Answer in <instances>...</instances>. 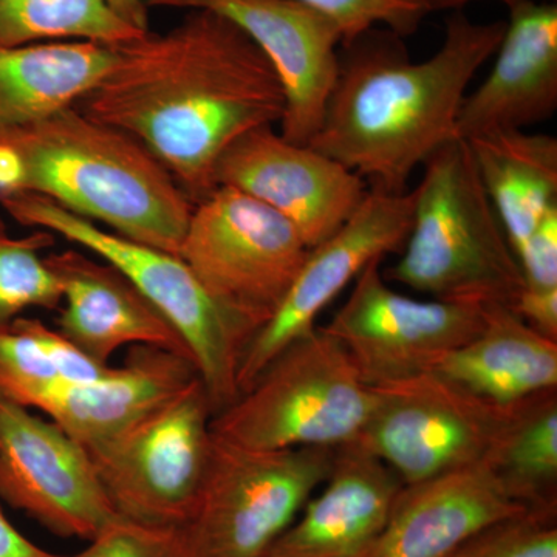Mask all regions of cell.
<instances>
[{"label":"cell","instance_id":"4dcf8cb0","mask_svg":"<svg viewBox=\"0 0 557 557\" xmlns=\"http://www.w3.org/2000/svg\"><path fill=\"white\" fill-rule=\"evenodd\" d=\"M523 289H557V208L549 211L519 249Z\"/></svg>","mask_w":557,"mask_h":557},{"label":"cell","instance_id":"2e32d148","mask_svg":"<svg viewBox=\"0 0 557 557\" xmlns=\"http://www.w3.org/2000/svg\"><path fill=\"white\" fill-rule=\"evenodd\" d=\"M509 17L490 75L467 95L454 139L490 129H527L557 109V5L519 0Z\"/></svg>","mask_w":557,"mask_h":557},{"label":"cell","instance_id":"836d02e7","mask_svg":"<svg viewBox=\"0 0 557 557\" xmlns=\"http://www.w3.org/2000/svg\"><path fill=\"white\" fill-rule=\"evenodd\" d=\"M106 5L134 30L149 32V7L146 0H104Z\"/></svg>","mask_w":557,"mask_h":557},{"label":"cell","instance_id":"603a6c76","mask_svg":"<svg viewBox=\"0 0 557 557\" xmlns=\"http://www.w3.org/2000/svg\"><path fill=\"white\" fill-rule=\"evenodd\" d=\"M467 143L518 256L542 219L557 208V138L525 129H490Z\"/></svg>","mask_w":557,"mask_h":557},{"label":"cell","instance_id":"d6986e66","mask_svg":"<svg viewBox=\"0 0 557 557\" xmlns=\"http://www.w3.org/2000/svg\"><path fill=\"white\" fill-rule=\"evenodd\" d=\"M523 511L482 460L403 485L368 557H450L480 531Z\"/></svg>","mask_w":557,"mask_h":557},{"label":"cell","instance_id":"83f0119b","mask_svg":"<svg viewBox=\"0 0 557 557\" xmlns=\"http://www.w3.org/2000/svg\"><path fill=\"white\" fill-rule=\"evenodd\" d=\"M450 557H557V509H527L500 520Z\"/></svg>","mask_w":557,"mask_h":557},{"label":"cell","instance_id":"ffe728a7","mask_svg":"<svg viewBox=\"0 0 557 557\" xmlns=\"http://www.w3.org/2000/svg\"><path fill=\"white\" fill-rule=\"evenodd\" d=\"M189 358L160 347H131L104 379L50 392L36 409L87 450L126 431L199 380Z\"/></svg>","mask_w":557,"mask_h":557},{"label":"cell","instance_id":"8992f818","mask_svg":"<svg viewBox=\"0 0 557 557\" xmlns=\"http://www.w3.org/2000/svg\"><path fill=\"white\" fill-rule=\"evenodd\" d=\"M0 205L21 225L64 237L129 278L185 341L214 416L239 397L237 375L252 336L212 302L178 256L102 230L35 194H5Z\"/></svg>","mask_w":557,"mask_h":557},{"label":"cell","instance_id":"5b68a950","mask_svg":"<svg viewBox=\"0 0 557 557\" xmlns=\"http://www.w3.org/2000/svg\"><path fill=\"white\" fill-rule=\"evenodd\" d=\"M373 405L338 341L317 327L285 347L211 420L215 438L249 449L338 448L357 442Z\"/></svg>","mask_w":557,"mask_h":557},{"label":"cell","instance_id":"d6a6232c","mask_svg":"<svg viewBox=\"0 0 557 557\" xmlns=\"http://www.w3.org/2000/svg\"><path fill=\"white\" fill-rule=\"evenodd\" d=\"M0 557H70L54 555L33 544L7 518L0 505Z\"/></svg>","mask_w":557,"mask_h":557},{"label":"cell","instance_id":"8fae6325","mask_svg":"<svg viewBox=\"0 0 557 557\" xmlns=\"http://www.w3.org/2000/svg\"><path fill=\"white\" fill-rule=\"evenodd\" d=\"M372 391V410L357 442L397 472L403 485L482 461L508 413L434 372Z\"/></svg>","mask_w":557,"mask_h":557},{"label":"cell","instance_id":"f546056e","mask_svg":"<svg viewBox=\"0 0 557 557\" xmlns=\"http://www.w3.org/2000/svg\"><path fill=\"white\" fill-rule=\"evenodd\" d=\"M70 557H197L185 530L156 527L116 516L89 541V547Z\"/></svg>","mask_w":557,"mask_h":557},{"label":"cell","instance_id":"7c38bea8","mask_svg":"<svg viewBox=\"0 0 557 557\" xmlns=\"http://www.w3.org/2000/svg\"><path fill=\"white\" fill-rule=\"evenodd\" d=\"M0 498L61 537L91 541L116 518L84 446L0 397Z\"/></svg>","mask_w":557,"mask_h":557},{"label":"cell","instance_id":"e575fe53","mask_svg":"<svg viewBox=\"0 0 557 557\" xmlns=\"http://www.w3.org/2000/svg\"><path fill=\"white\" fill-rule=\"evenodd\" d=\"M472 2H479V0H424V5L431 14L437 13V11H461L463 7ZM497 2H504L508 7L519 0H497ZM544 2H556V0H544Z\"/></svg>","mask_w":557,"mask_h":557},{"label":"cell","instance_id":"30bf717a","mask_svg":"<svg viewBox=\"0 0 557 557\" xmlns=\"http://www.w3.org/2000/svg\"><path fill=\"white\" fill-rule=\"evenodd\" d=\"M486 311L471 304L409 298L387 284L381 260H373L324 329L347 351L362 383L381 387L432 372L478 335Z\"/></svg>","mask_w":557,"mask_h":557},{"label":"cell","instance_id":"ac0fdd59","mask_svg":"<svg viewBox=\"0 0 557 557\" xmlns=\"http://www.w3.org/2000/svg\"><path fill=\"white\" fill-rule=\"evenodd\" d=\"M321 487L265 557H368L403 482L383 460L351 442L336 448Z\"/></svg>","mask_w":557,"mask_h":557},{"label":"cell","instance_id":"d4e9b609","mask_svg":"<svg viewBox=\"0 0 557 557\" xmlns=\"http://www.w3.org/2000/svg\"><path fill=\"white\" fill-rule=\"evenodd\" d=\"M113 369L39 319L20 317L0 327V397L24 408L36 409L50 392L104 379Z\"/></svg>","mask_w":557,"mask_h":557},{"label":"cell","instance_id":"cb8c5ba5","mask_svg":"<svg viewBox=\"0 0 557 557\" xmlns=\"http://www.w3.org/2000/svg\"><path fill=\"white\" fill-rule=\"evenodd\" d=\"M483 461L522 507L557 509V391L509 410Z\"/></svg>","mask_w":557,"mask_h":557},{"label":"cell","instance_id":"e0dca14e","mask_svg":"<svg viewBox=\"0 0 557 557\" xmlns=\"http://www.w3.org/2000/svg\"><path fill=\"white\" fill-rule=\"evenodd\" d=\"M61 285L58 332L87 357L109 364L123 347H160L182 357L189 348L174 325L109 262L76 249L47 256Z\"/></svg>","mask_w":557,"mask_h":557},{"label":"cell","instance_id":"1f68e13d","mask_svg":"<svg viewBox=\"0 0 557 557\" xmlns=\"http://www.w3.org/2000/svg\"><path fill=\"white\" fill-rule=\"evenodd\" d=\"M512 310L530 327L557 341V289H549V292L522 289Z\"/></svg>","mask_w":557,"mask_h":557},{"label":"cell","instance_id":"9a60e30c","mask_svg":"<svg viewBox=\"0 0 557 557\" xmlns=\"http://www.w3.org/2000/svg\"><path fill=\"white\" fill-rule=\"evenodd\" d=\"M149 9L211 10L239 25L273 65L285 94L281 132L309 145L338 75L343 35L335 22L296 0H146Z\"/></svg>","mask_w":557,"mask_h":557},{"label":"cell","instance_id":"6da1fadb","mask_svg":"<svg viewBox=\"0 0 557 557\" xmlns=\"http://www.w3.org/2000/svg\"><path fill=\"white\" fill-rule=\"evenodd\" d=\"M166 33L115 47L108 73L76 104L141 141L194 205L218 189L215 168L237 139L281 124L285 94L247 33L211 10H186Z\"/></svg>","mask_w":557,"mask_h":557},{"label":"cell","instance_id":"7a4b0ae2","mask_svg":"<svg viewBox=\"0 0 557 557\" xmlns=\"http://www.w3.org/2000/svg\"><path fill=\"white\" fill-rule=\"evenodd\" d=\"M507 21L446 20L428 60H410L405 38L384 27L341 42L338 75L309 146L357 172L369 188L406 193L409 178L454 139L468 87L494 57Z\"/></svg>","mask_w":557,"mask_h":557},{"label":"cell","instance_id":"44dd1931","mask_svg":"<svg viewBox=\"0 0 557 557\" xmlns=\"http://www.w3.org/2000/svg\"><path fill=\"white\" fill-rule=\"evenodd\" d=\"M432 372L509 412L557 391V341L530 327L509 307H487L478 335L446 355Z\"/></svg>","mask_w":557,"mask_h":557},{"label":"cell","instance_id":"4fadbf2b","mask_svg":"<svg viewBox=\"0 0 557 557\" xmlns=\"http://www.w3.org/2000/svg\"><path fill=\"white\" fill-rule=\"evenodd\" d=\"M412 220L413 190L369 188L343 226L310 249L287 298L249 343L237 375L239 395L285 347L317 329L319 314L370 262L401 251Z\"/></svg>","mask_w":557,"mask_h":557},{"label":"cell","instance_id":"9c48e42d","mask_svg":"<svg viewBox=\"0 0 557 557\" xmlns=\"http://www.w3.org/2000/svg\"><path fill=\"white\" fill-rule=\"evenodd\" d=\"M212 417L199 379L126 431L87 450L116 515L146 525L188 523L211 456Z\"/></svg>","mask_w":557,"mask_h":557},{"label":"cell","instance_id":"ba28073f","mask_svg":"<svg viewBox=\"0 0 557 557\" xmlns=\"http://www.w3.org/2000/svg\"><path fill=\"white\" fill-rule=\"evenodd\" d=\"M336 448L249 449L212 435L196 508L183 530L197 557H265L324 485Z\"/></svg>","mask_w":557,"mask_h":557},{"label":"cell","instance_id":"4316f807","mask_svg":"<svg viewBox=\"0 0 557 557\" xmlns=\"http://www.w3.org/2000/svg\"><path fill=\"white\" fill-rule=\"evenodd\" d=\"M54 242L57 236L44 230L30 236H11L0 219V327L33 307L60 310V282L39 255Z\"/></svg>","mask_w":557,"mask_h":557},{"label":"cell","instance_id":"7402d4cb","mask_svg":"<svg viewBox=\"0 0 557 557\" xmlns=\"http://www.w3.org/2000/svg\"><path fill=\"white\" fill-rule=\"evenodd\" d=\"M115 54V47L90 40L0 47V137L78 104Z\"/></svg>","mask_w":557,"mask_h":557},{"label":"cell","instance_id":"f1b7e54d","mask_svg":"<svg viewBox=\"0 0 557 557\" xmlns=\"http://www.w3.org/2000/svg\"><path fill=\"white\" fill-rule=\"evenodd\" d=\"M335 22L344 40L373 27H384L403 38L416 35L429 11L424 0H296Z\"/></svg>","mask_w":557,"mask_h":557},{"label":"cell","instance_id":"52a82bcc","mask_svg":"<svg viewBox=\"0 0 557 557\" xmlns=\"http://www.w3.org/2000/svg\"><path fill=\"white\" fill-rule=\"evenodd\" d=\"M309 252L274 209L219 186L194 205L178 258L212 302L255 338L287 298Z\"/></svg>","mask_w":557,"mask_h":557},{"label":"cell","instance_id":"277c9868","mask_svg":"<svg viewBox=\"0 0 557 557\" xmlns=\"http://www.w3.org/2000/svg\"><path fill=\"white\" fill-rule=\"evenodd\" d=\"M421 168L412 228L384 278L431 299L515 309L522 271L468 143L450 139Z\"/></svg>","mask_w":557,"mask_h":557},{"label":"cell","instance_id":"484cf974","mask_svg":"<svg viewBox=\"0 0 557 557\" xmlns=\"http://www.w3.org/2000/svg\"><path fill=\"white\" fill-rule=\"evenodd\" d=\"M141 35L113 14L104 0H0L3 49L54 40L116 47Z\"/></svg>","mask_w":557,"mask_h":557},{"label":"cell","instance_id":"5bb4252c","mask_svg":"<svg viewBox=\"0 0 557 557\" xmlns=\"http://www.w3.org/2000/svg\"><path fill=\"white\" fill-rule=\"evenodd\" d=\"M215 183L274 209L310 249L338 231L369 190L357 172L309 145L287 141L273 126L231 145L220 157Z\"/></svg>","mask_w":557,"mask_h":557},{"label":"cell","instance_id":"3957f363","mask_svg":"<svg viewBox=\"0 0 557 557\" xmlns=\"http://www.w3.org/2000/svg\"><path fill=\"white\" fill-rule=\"evenodd\" d=\"M14 193L46 197L174 256L194 209L141 141L76 106L0 137V196Z\"/></svg>","mask_w":557,"mask_h":557}]
</instances>
